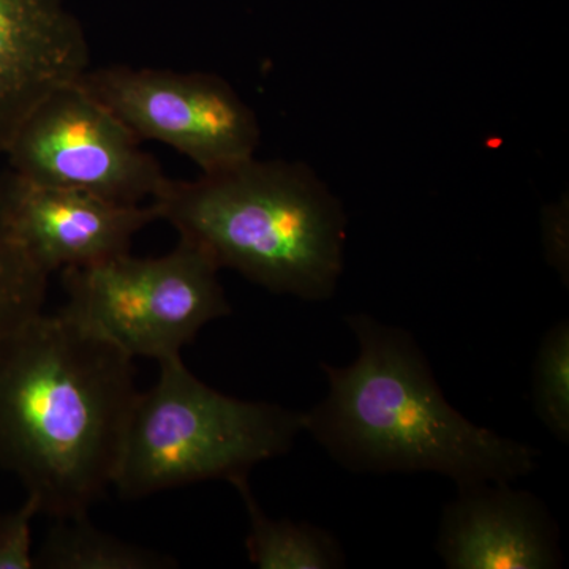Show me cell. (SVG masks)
<instances>
[{
    "label": "cell",
    "mask_w": 569,
    "mask_h": 569,
    "mask_svg": "<svg viewBox=\"0 0 569 569\" xmlns=\"http://www.w3.org/2000/svg\"><path fill=\"white\" fill-rule=\"evenodd\" d=\"M137 396L132 356L62 313L0 346V463L39 515L88 516L112 485Z\"/></svg>",
    "instance_id": "cell-1"
},
{
    "label": "cell",
    "mask_w": 569,
    "mask_h": 569,
    "mask_svg": "<svg viewBox=\"0 0 569 569\" xmlns=\"http://www.w3.org/2000/svg\"><path fill=\"white\" fill-rule=\"evenodd\" d=\"M358 359L321 365L328 397L306 413V430L350 470L432 471L459 488L511 482L537 468L538 449L473 425L445 399L421 350L402 329L347 318Z\"/></svg>",
    "instance_id": "cell-2"
},
{
    "label": "cell",
    "mask_w": 569,
    "mask_h": 569,
    "mask_svg": "<svg viewBox=\"0 0 569 569\" xmlns=\"http://www.w3.org/2000/svg\"><path fill=\"white\" fill-rule=\"evenodd\" d=\"M151 204L219 268L307 301L336 291L346 216L309 168L252 157L197 181L167 178Z\"/></svg>",
    "instance_id": "cell-3"
},
{
    "label": "cell",
    "mask_w": 569,
    "mask_h": 569,
    "mask_svg": "<svg viewBox=\"0 0 569 569\" xmlns=\"http://www.w3.org/2000/svg\"><path fill=\"white\" fill-rule=\"evenodd\" d=\"M160 377L138 392L112 486L141 498L192 482L244 478L282 456L306 430V413L216 391L183 366L160 362Z\"/></svg>",
    "instance_id": "cell-4"
},
{
    "label": "cell",
    "mask_w": 569,
    "mask_h": 569,
    "mask_svg": "<svg viewBox=\"0 0 569 569\" xmlns=\"http://www.w3.org/2000/svg\"><path fill=\"white\" fill-rule=\"evenodd\" d=\"M219 264L187 239L159 258L129 252L63 269V317L123 353L163 362L179 358L203 326L230 316Z\"/></svg>",
    "instance_id": "cell-5"
},
{
    "label": "cell",
    "mask_w": 569,
    "mask_h": 569,
    "mask_svg": "<svg viewBox=\"0 0 569 569\" xmlns=\"http://www.w3.org/2000/svg\"><path fill=\"white\" fill-rule=\"evenodd\" d=\"M138 138L170 146L216 173L254 157L260 126L222 78L164 69L112 66L77 80Z\"/></svg>",
    "instance_id": "cell-6"
},
{
    "label": "cell",
    "mask_w": 569,
    "mask_h": 569,
    "mask_svg": "<svg viewBox=\"0 0 569 569\" xmlns=\"http://www.w3.org/2000/svg\"><path fill=\"white\" fill-rule=\"evenodd\" d=\"M140 142L73 81L31 112L6 156L11 173L26 181L141 204L152 200L167 176Z\"/></svg>",
    "instance_id": "cell-7"
},
{
    "label": "cell",
    "mask_w": 569,
    "mask_h": 569,
    "mask_svg": "<svg viewBox=\"0 0 569 569\" xmlns=\"http://www.w3.org/2000/svg\"><path fill=\"white\" fill-rule=\"evenodd\" d=\"M3 178L22 244L50 276L129 252L134 236L159 220L152 204L118 203L13 173Z\"/></svg>",
    "instance_id": "cell-8"
},
{
    "label": "cell",
    "mask_w": 569,
    "mask_h": 569,
    "mask_svg": "<svg viewBox=\"0 0 569 569\" xmlns=\"http://www.w3.org/2000/svg\"><path fill=\"white\" fill-rule=\"evenodd\" d=\"M88 69V40L67 0H0V156L52 91Z\"/></svg>",
    "instance_id": "cell-9"
},
{
    "label": "cell",
    "mask_w": 569,
    "mask_h": 569,
    "mask_svg": "<svg viewBox=\"0 0 569 569\" xmlns=\"http://www.w3.org/2000/svg\"><path fill=\"white\" fill-rule=\"evenodd\" d=\"M437 550L451 569H548L561 560L549 512L509 482L459 488L445 509Z\"/></svg>",
    "instance_id": "cell-10"
},
{
    "label": "cell",
    "mask_w": 569,
    "mask_h": 569,
    "mask_svg": "<svg viewBox=\"0 0 569 569\" xmlns=\"http://www.w3.org/2000/svg\"><path fill=\"white\" fill-rule=\"evenodd\" d=\"M249 512L246 548L249 560L260 569H332L343 567V553L335 537L307 523L269 518L253 497L249 478L234 479Z\"/></svg>",
    "instance_id": "cell-11"
},
{
    "label": "cell",
    "mask_w": 569,
    "mask_h": 569,
    "mask_svg": "<svg viewBox=\"0 0 569 569\" xmlns=\"http://www.w3.org/2000/svg\"><path fill=\"white\" fill-rule=\"evenodd\" d=\"M33 565L43 569H163L176 561L96 529L88 516L56 519Z\"/></svg>",
    "instance_id": "cell-12"
},
{
    "label": "cell",
    "mask_w": 569,
    "mask_h": 569,
    "mask_svg": "<svg viewBox=\"0 0 569 569\" xmlns=\"http://www.w3.org/2000/svg\"><path fill=\"white\" fill-rule=\"evenodd\" d=\"M48 279L14 228L6 178L0 176V346L41 313Z\"/></svg>",
    "instance_id": "cell-13"
},
{
    "label": "cell",
    "mask_w": 569,
    "mask_h": 569,
    "mask_svg": "<svg viewBox=\"0 0 569 569\" xmlns=\"http://www.w3.org/2000/svg\"><path fill=\"white\" fill-rule=\"evenodd\" d=\"M535 410L559 440L569 438V325L560 321L542 339L535 362Z\"/></svg>",
    "instance_id": "cell-14"
},
{
    "label": "cell",
    "mask_w": 569,
    "mask_h": 569,
    "mask_svg": "<svg viewBox=\"0 0 569 569\" xmlns=\"http://www.w3.org/2000/svg\"><path fill=\"white\" fill-rule=\"evenodd\" d=\"M39 515L28 497L17 511L0 512V569H32V520Z\"/></svg>",
    "instance_id": "cell-15"
}]
</instances>
